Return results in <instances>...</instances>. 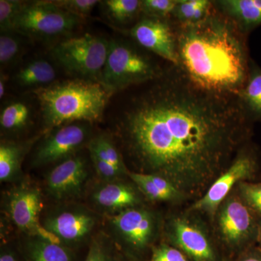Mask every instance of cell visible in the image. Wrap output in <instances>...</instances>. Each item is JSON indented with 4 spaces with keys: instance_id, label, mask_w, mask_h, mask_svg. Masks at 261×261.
<instances>
[{
    "instance_id": "obj_38",
    "label": "cell",
    "mask_w": 261,
    "mask_h": 261,
    "mask_svg": "<svg viewBox=\"0 0 261 261\" xmlns=\"http://www.w3.org/2000/svg\"><path fill=\"white\" fill-rule=\"evenodd\" d=\"M260 239H261V229H260Z\"/></svg>"
},
{
    "instance_id": "obj_11",
    "label": "cell",
    "mask_w": 261,
    "mask_h": 261,
    "mask_svg": "<svg viewBox=\"0 0 261 261\" xmlns=\"http://www.w3.org/2000/svg\"><path fill=\"white\" fill-rule=\"evenodd\" d=\"M257 161L253 154L244 153L216 181L194 208L213 211L222 202L236 182L250 177L256 171Z\"/></svg>"
},
{
    "instance_id": "obj_33",
    "label": "cell",
    "mask_w": 261,
    "mask_h": 261,
    "mask_svg": "<svg viewBox=\"0 0 261 261\" xmlns=\"http://www.w3.org/2000/svg\"><path fill=\"white\" fill-rule=\"evenodd\" d=\"M241 189L249 205L261 214V184H243Z\"/></svg>"
},
{
    "instance_id": "obj_14",
    "label": "cell",
    "mask_w": 261,
    "mask_h": 261,
    "mask_svg": "<svg viewBox=\"0 0 261 261\" xmlns=\"http://www.w3.org/2000/svg\"><path fill=\"white\" fill-rule=\"evenodd\" d=\"M214 3L245 34L261 25V0H219Z\"/></svg>"
},
{
    "instance_id": "obj_5",
    "label": "cell",
    "mask_w": 261,
    "mask_h": 261,
    "mask_svg": "<svg viewBox=\"0 0 261 261\" xmlns=\"http://www.w3.org/2000/svg\"><path fill=\"white\" fill-rule=\"evenodd\" d=\"M110 40L85 34L68 38L51 48V58L67 73L80 80L100 83L109 51Z\"/></svg>"
},
{
    "instance_id": "obj_12",
    "label": "cell",
    "mask_w": 261,
    "mask_h": 261,
    "mask_svg": "<svg viewBox=\"0 0 261 261\" xmlns=\"http://www.w3.org/2000/svg\"><path fill=\"white\" fill-rule=\"evenodd\" d=\"M113 231L130 247H145L154 232L153 219L149 213L140 209H127L112 216Z\"/></svg>"
},
{
    "instance_id": "obj_1",
    "label": "cell",
    "mask_w": 261,
    "mask_h": 261,
    "mask_svg": "<svg viewBox=\"0 0 261 261\" xmlns=\"http://www.w3.org/2000/svg\"><path fill=\"white\" fill-rule=\"evenodd\" d=\"M116 113L115 126L141 167L178 188L214 176L250 130L241 98L209 92L171 65Z\"/></svg>"
},
{
    "instance_id": "obj_23",
    "label": "cell",
    "mask_w": 261,
    "mask_h": 261,
    "mask_svg": "<svg viewBox=\"0 0 261 261\" xmlns=\"http://www.w3.org/2000/svg\"><path fill=\"white\" fill-rule=\"evenodd\" d=\"M89 154L113 165L121 172H125L123 159L114 142L108 135L100 134L92 137L87 143Z\"/></svg>"
},
{
    "instance_id": "obj_6",
    "label": "cell",
    "mask_w": 261,
    "mask_h": 261,
    "mask_svg": "<svg viewBox=\"0 0 261 261\" xmlns=\"http://www.w3.org/2000/svg\"><path fill=\"white\" fill-rule=\"evenodd\" d=\"M82 20L58 8L53 1L25 2L15 20L13 32L25 37L50 39L67 35Z\"/></svg>"
},
{
    "instance_id": "obj_21",
    "label": "cell",
    "mask_w": 261,
    "mask_h": 261,
    "mask_svg": "<svg viewBox=\"0 0 261 261\" xmlns=\"http://www.w3.org/2000/svg\"><path fill=\"white\" fill-rule=\"evenodd\" d=\"M30 105L24 101L8 102L2 108L0 113V126L6 132H15L28 126L32 118Z\"/></svg>"
},
{
    "instance_id": "obj_22",
    "label": "cell",
    "mask_w": 261,
    "mask_h": 261,
    "mask_svg": "<svg viewBox=\"0 0 261 261\" xmlns=\"http://www.w3.org/2000/svg\"><path fill=\"white\" fill-rule=\"evenodd\" d=\"M214 7L209 0H178L172 18L178 25L199 23L207 16Z\"/></svg>"
},
{
    "instance_id": "obj_35",
    "label": "cell",
    "mask_w": 261,
    "mask_h": 261,
    "mask_svg": "<svg viewBox=\"0 0 261 261\" xmlns=\"http://www.w3.org/2000/svg\"><path fill=\"white\" fill-rule=\"evenodd\" d=\"M8 77L5 73H2L0 76V98L4 97L6 92V84Z\"/></svg>"
},
{
    "instance_id": "obj_18",
    "label": "cell",
    "mask_w": 261,
    "mask_h": 261,
    "mask_svg": "<svg viewBox=\"0 0 261 261\" xmlns=\"http://www.w3.org/2000/svg\"><path fill=\"white\" fill-rule=\"evenodd\" d=\"M57 71L50 62L42 58L32 60L17 72L15 81L19 87L35 89L55 83Z\"/></svg>"
},
{
    "instance_id": "obj_30",
    "label": "cell",
    "mask_w": 261,
    "mask_h": 261,
    "mask_svg": "<svg viewBox=\"0 0 261 261\" xmlns=\"http://www.w3.org/2000/svg\"><path fill=\"white\" fill-rule=\"evenodd\" d=\"M130 178L147 197L153 200H169L168 196L161 191L146 173H128Z\"/></svg>"
},
{
    "instance_id": "obj_9",
    "label": "cell",
    "mask_w": 261,
    "mask_h": 261,
    "mask_svg": "<svg viewBox=\"0 0 261 261\" xmlns=\"http://www.w3.org/2000/svg\"><path fill=\"white\" fill-rule=\"evenodd\" d=\"M42 208L40 191L32 186H22L12 192L8 202V211L15 226L32 234L61 243L39 224V217Z\"/></svg>"
},
{
    "instance_id": "obj_26",
    "label": "cell",
    "mask_w": 261,
    "mask_h": 261,
    "mask_svg": "<svg viewBox=\"0 0 261 261\" xmlns=\"http://www.w3.org/2000/svg\"><path fill=\"white\" fill-rule=\"evenodd\" d=\"M15 32L1 33L0 36V63L7 66L16 61L23 47L20 37Z\"/></svg>"
},
{
    "instance_id": "obj_13",
    "label": "cell",
    "mask_w": 261,
    "mask_h": 261,
    "mask_svg": "<svg viewBox=\"0 0 261 261\" xmlns=\"http://www.w3.org/2000/svg\"><path fill=\"white\" fill-rule=\"evenodd\" d=\"M95 223V217L88 211L74 209L51 215L43 226L60 243H75L87 237Z\"/></svg>"
},
{
    "instance_id": "obj_28",
    "label": "cell",
    "mask_w": 261,
    "mask_h": 261,
    "mask_svg": "<svg viewBox=\"0 0 261 261\" xmlns=\"http://www.w3.org/2000/svg\"><path fill=\"white\" fill-rule=\"evenodd\" d=\"M25 2L18 0L0 1V29L1 33L14 32V23Z\"/></svg>"
},
{
    "instance_id": "obj_36",
    "label": "cell",
    "mask_w": 261,
    "mask_h": 261,
    "mask_svg": "<svg viewBox=\"0 0 261 261\" xmlns=\"http://www.w3.org/2000/svg\"><path fill=\"white\" fill-rule=\"evenodd\" d=\"M0 261H18L15 258L14 255H12L9 252L7 253H2L0 256Z\"/></svg>"
},
{
    "instance_id": "obj_37",
    "label": "cell",
    "mask_w": 261,
    "mask_h": 261,
    "mask_svg": "<svg viewBox=\"0 0 261 261\" xmlns=\"http://www.w3.org/2000/svg\"><path fill=\"white\" fill-rule=\"evenodd\" d=\"M243 261H261V259L258 258V257H249V258H247L246 260Z\"/></svg>"
},
{
    "instance_id": "obj_24",
    "label": "cell",
    "mask_w": 261,
    "mask_h": 261,
    "mask_svg": "<svg viewBox=\"0 0 261 261\" xmlns=\"http://www.w3.org/2000/svg\"><path fill=\"white\" fill-rule=\"evenodd\" d=\"M27 147L15 142H2L0 146V180L9 181L20 169Z\"/></svg>"
},
{
    "instance_id": "obj_27",
    "label": "cell",
    "mask_w": 261,
    "mask_h": 261,
    "mask_svg": "<svg viewBox=\"0 0 261 261\" xmlns=\"http://www.w3.org/2000/svg\"><path fill=\"white\" fill-rule=\"evenodd\" d=\"M178 0H141V13L147 18L171 20Z\"/></svg>"
},
{
    "instance_id": "obj_4",
    "label": "cell",
    "mask_w": 261,
    "mask_h": 261,
    "mask_svg": "<svg viewBox=\"0 0 261 261\" xmlns=\"http://www.w3.org/2000/svg\"><path fill=\"white\" fill-rule=\"evenodd\" d=\"M164 69L137 43L115 38L110 39L100 83L115 94L153 81Z\"/></svg>"
},
{
    "instance_id": "obj_17",
    "label": "cell",
    "mask_w": 261,
    "mask_h": 261,
    "mask_svg": "<svg viewBox=\"0 0 261 261\" xmlns=\"http://www.w3.org/2000/svg\"><path fill=\"white\" fill-rule=\"evenodd\" d=\"M220 224L221 231L228 241H239L250 233L252 217L246 206L235 200L225 207Z\"/></svg>"
},
{
    "instance_id": "obj_32",
    "label": "cell",
    "mask_w": 261,
    "mask_h": 261,
    "mask_svg": "<svg viewBox=\"0 0 261 261\" xmlns=\"http://www.w3.org/2000/svg\"><path fill=\"white\" fill-rule=\"evenodd\" d=\"M151 261H188L185 255L176 249L161 245L154 249Z\"/></svg>"
},
{
    "instance_id": "obj_8",
    "label": "cell",
    "mask_w": 261,
    "mask_h": 261,
    "mask_svg": "<svg viewBox=\"0 0 261 261\" xmlns=\"http://www.w3.org/2000/svg\"><path fill=\"white\" fill-rule=\"evenodd\" d=\"M170 20L144 16L130 29V35L145 50L178 66L176 32Z\"/></svg>"
},
{
    "instance_id": "obj_31",
    "label": "cell",
    "mask_w": 261,
    "mask_h": 261,
    "mask_svg": "<svg viewBox=\"0 0 261 261\" xmlns=\"http://www.w3.org/2000/svg\"><path fill=\"white\" fill-rule=\"evenodd\" d=\"M89 155L98 176L105 181H114V180L121 174L122 172L113 165L102 161L94 154H89Z\"/></svg>"
},
{
    "instance_id": "obj_16",
    "label": "cell",
    "mask_w": 261,
    "mask_h": 261,
    "mask_svg": "<svg viewBox=\"0 0 261 261\" xmlns=\"http://www.w3.org/2000/svg\"><path fill=\"white\" fill-rule=\"evenodd\" d=\"M174 234L178 245L195 260H212L214 253L207 239L200 230L185 221L176 220Z\"/></svg>"
},
{
    "instance_id": "obj_19",
    "label": "cell",
    "mask_w": 261,
    "mask_h": 261,
    "mask_svg": "<svg viewBox=\"0 0 261 261\" xmlns=\"http://www.w3.org/2000/svg\"><path fill=\"white\" fill-rule=\"evenodd\" d=\"M240 97L252 121L261 122V68L252 60L248 80Z\"/></svg>"
},
{
    "instance_id": "obj_34",
    "label": "cell",
    "mask_w": 261,
    "mask_h": 261,
    "mask_svg": "<svg viewBox=\"0 0 261 261\" xmlns=\"http://www.w3.org/2000/svg\"><path fill=\"white\" fill-rule=\"evenodd\" d=\"M85 261H113L111 255L108 251V249L105 245L94 240L90 248H89L88 255Z\"/></svg>"
},
{
    "instance_id": "obj_15",
    "label": "cell",
    "mask_w": 261,
    "mask_h": 261,
    "mask_svg": "<svg viewBox=\"0 0 261 261\" xmlns=\"http://www.w3.org/2000/svg\"><path fill=\"white\" fill-rule=\"evenodd\" d=\"M93 199L98 206L108 211H123L138 202V197L132 187L122 183L109 182L94 192Z\"/></svg>"
},
{
    "instance_id": "obj_10",
    "label": "cell",
    "mask_w": 261,
    "mask_h": 261,
    "mask_svg": "<svg viewBox=\"0 0 261 261\" xmlns=\"http://www.w3.org/2000/svg\"><path fill=\"white\" fill-rule=\"evenodd\" d=\"M88 176L87 160L74 155L60 162L47 176V186L55 198H69L78 195Z\"/></svg>"
},
{
    "instance_id": "obj_29",
    "label": "cell",
    "mask_w": 261,
    "mask_h": 261,
    "mask_svg": "<svg viewBox=\"0 0 261 261\" xmlns=\"http://www.w3.org/2000/svg\"><path fill=\"white\" fill-rule=\"evenodd\" d=\"M58 8L84 19L90 14L94 7L100 3L97 0H53Z\"/></svg>"
},
{
    "instance_id": "obj_20",
    "label": "cell",
    "mask_w": 261,
    "mask_h": 261,
    "mask_svg": "<svg viewBox=\"0 0 261 261\" xmlns=\"http://www.w3.org/2000/svg\"><path fill=\"white\" fill-rule=\"evenodd\" d=\"M29 261H71L70 252L61 243L33 237L25 247Z\"/></svg>"
},
{
    "instance_id": "obj_7",
    "label": "cell",
    "mask_w": 261,
    "mask_h": 261,
    "mask_svg": "<svg viewBox=\"0 0 261 261\" xmlns=\"http://www.w3.org/2000/svg\"><path fill=\"white\" fill-rule=\"evenodd\" d=\"M90 124L87 122H74L51 130L38 147L34 154V164L39 166L61 162L74 155L86 142L88 143Z\"/></svg>"
},
{
    "instance_id": "obj_3",
    "label": "cell",
    "mask_w": 261,
    "mask_h": 261,
    "mask_svg": "<svg viewBox=\"0 0 261 261\" xmlns=\"http://www.w3.org/2000/svg\"><path fill=\"white\" fill-rule=\"evenodd\" d=\"M40 106L44 132L74 122L101 121L112 92L94 81L55 82L32 91Z\"/></svg>"
},
{
    "instance_id": "obj_25",
    "label": "cell",
    "mask_w": 261,
    "mask_h": 261,
    "mask_svg": "<svg viewBox=\"0 0 261 261\" xmlns=\"http://www.w3.org/2000/svg\"><path fill=\"white\" fill-rule=\"evenodd\" d=\"M108 18L117 24H126L141 13L140 0H106L100 2Z\"/></svg>"
},
{
    "instance_id": "obj_2",
    "label": "cell",
    "mask_w": 261,
    "mask_h": 261,
    "mask_svg": "<svg viewBox=\"0 0 261 261\" xmlns=\"http://www.w3.org/2000/svg\"><path fill=\"white\" fill-rule=\"evenodd\" d=\"M178 68L192 83L221 94L240 96L250 73L247 34L214 3L199 23H173Z\"/></svg>"
}]
</instances>
